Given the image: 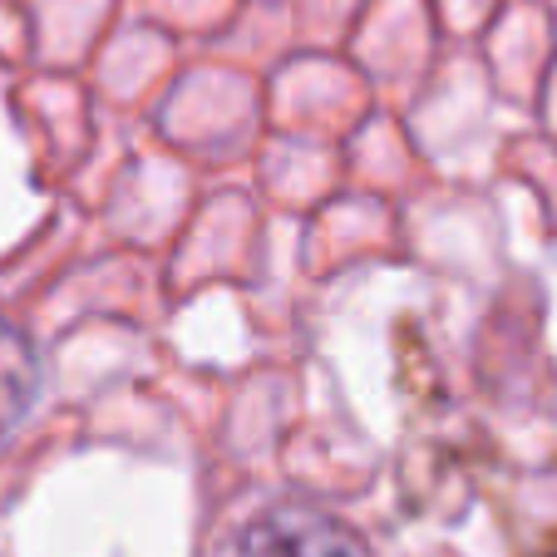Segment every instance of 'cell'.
Listing matches in <instances>:
<instances>
[{"label": "cell", "instance_id": "cell-2", "mask_svg": "<svg viewBox=\"0 0 557 557\" xmlns=\"http://www.w3.org/2000/svg\"><path fill=\"white\" fill-rule=\"evenodd\" d=\"M35 400H40V356L30 336L0 315V444L21 430Z\"/></svg>", "mask_w": 557, "mask_h": 557}, {"label": "cell", "instance_id": "cell-1", "mask_svg": "<svg viewBox=\"0 0 557 557\" xmlns=\"http://www.w3.org/2000/svg\"><path fill=\"white\" fill-rule=\"evenodd\" d=\"M237 557H375L350 523L311 504H276L252 518Z\"/></svg>", "mask_w": 557, "mask_h": 557}]
</instances>
